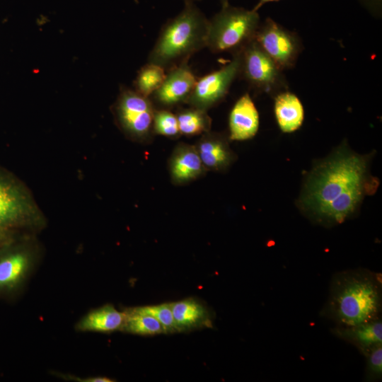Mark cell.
Masks as SVG:
<instances>
[{
  "mask_svg": "<svg viewBox=\"0 0 382 382\" xmlns=\"http://www.w3.org/2000/svg\"><path fill=\"white\" fill-rule=\"evenodd\" d=\"M170 305L178 331L208 326L211 323L207 309L197 300L187 299Z\"/></svg>",
  "mask_w": 382,
  "mask_h": 382,
  "instance_id": "obj_16",
  "label": "cell"
},
{
  "mask_svg": "<svg viewBox=\"0 0 382 382\" xmlns=\"http://www.w3.org/2000/svg\"><path fill=\"white\" fill-rule=\"evenodd\" d=\"M276 1H279V0H259V3H258L257 6L254 9L257 10V8L259 7H260L262 4H264L265 3H267V2Z\"/></svg>",
  "mask_w": 382,
  "mask_h": 382,
  "instance_id": "obj_26",
  "label": "cell"
},
{
  "mask_svg": "<svg viewBox=\"0 0 382 382\" xmlns=\"http://www.w3.org/2000/svg\"><path fill=\"white\" fill-rule=\"evenodd\" d=\"M369 155L357 154L342 144L318 161L306 175L298 207L325 226L340 224L354 216L364 199L374 195L378 178L370 173Z\"/></svg>",
  "mask_w": 382,
  "mask_h": 382,
  "instance_id": "obj_1",
  "label": "cell"
},
{
  "mask_svg": "<svg viewBox=\"0 0 382 382\" xmlns=\"http://www.w3.org/2000/svg\"><path fill=\"white\" fill-rule=\"evenodd\" d=\"M209 20L192 1L162 26L149 53L148 62L166 71L186 63L190 57L207 47Z\"/></svg>",
  "mask_w": 382,
  "mask_h": 382,
  "instance_id": "obj_3",
  "label": "cell"
},
{
  "mask_svg": "<svg viewBox=\"0 0 382 382\" xmlns=\"http://www.w3.org/2000/svg\"><path fill=\"white\" fill-rule=\"evenodd\" d=\"M171 180L175 185H184L202 176L207 171L196 148L180 143L175 148L169 160Z\"/></svg>",
  "mask_w": 382,
  "mask_h": 382,
  "instance_id": "obj_13",
  "label": "cell"
},
{
  "mask_svg": "<svg viewBox=\"0 0 382 382\" xmlns=\"http://www.w3.org/2000/svg\"><path fill=\"white\" fill-rule=\"evenodd\" d=\"M274 114L280 129L285 133L297 130L304 118L303 105L294 94L284 92L274 100Z\"/></svg>",
  "mask_w": 382,
  "mask_h": 382,
  "instance_id": "obj_17",
  "label": "cell"
},
{
  "mask_svg": "<svg viewBox=\"0 0 382 382\" xmlns=\"http://www.w3.org/2000/svg\"><path fill=\"white\" fill-rule=\"evenodd\" d=\"M257 10L222 5L209 20L207 47L213 53L241 51L254 40L259 28Z\"/></svg>",
  "mask_w": 382,
  "mask_h": 382,
  "instance_id": "obj_4",
  "label": "cell"
},
{
  "mask_svg": "<svg viewBox=\"0 0 382 382\" xmlns=\"http://www.w3.org/2000/svg\"><path fill=\"white\" fill-rule=\"evenodd\" d=\"M240 75L257 90L269 92L280 82L281 69L253 40L241 51Z\"/></svg>",
  "mask_w": 382,
  "mask_h": 382,
  "instance_id": "obj_8",
  "label": "cell"
},
{
  "mask_svg": "<svg viewBox=\"0 0 382 382\" xmlns=\"http://www.w3.org/2000/svg\"><path fill=\"white\" fill-rule=\"evenodd\" d=\"M39 216L25 186L0 167V228L14 231L36 221Z\"/></svg>",
  "mask_w": 382,
  "mask_h": 382,
  "instance_id": "obj_5",
  "label": "cell"
},
{
  "mask_svg": "<svg viewBox=\"0 0 382 382\" xmlns=\"http://www.w3.org/2000/svg\"><path fill=\"white\" fill-rule=\"evenodd\" d=\"M134 309L156 318L162 324L166 333L178 331L170 303L146 306L134 308Z\"/></svg>",
  "mask_w": 382,
  "mask_h": 382,
  "instance_id": "obj_23",
  "label": "cell"
},
{
  "mask_svg": "<svg viewBox=\"0 0 382 382\" xmlns=\"http://www.w3.org/2000/svg\"><path fill=\"white\" fill-rule=\"evenodd\" d=\"M381 283L378 274L366 270H346L336 274L323 314L346 328L379 318Z\"/></svg>",
  "mask_w": 382,
  "mask_h": 382,
  "instance_id": "obj_2",
  "label": "cell"
},
{
  "mask_svg": "<svg viewBox=\"0 0 382 382\" xmlns=\"http://www.w3.org/2000/svg\"><path fill=\"white\" fill-rule=\"evenodd\" d=\"M125 319L121 330L137 335L166 333L162 324L153 316L132 308L125 311Z\"/></svg>",
  "mask_w": 382,
  "mask_h": 382,
  "instance_id": "obj_20",
  "label": "cell"
},
{
  "mask_svg": "<svg viewBox=\"0 0 382 382\" xmlns=\"http://www.w3.org/2000/svg\"><path fill=\"white\" fill-rule=\"evenodd\" d=\"M154 133L169 138L178 137L180 133L176 115L168 109H156L153 122Z\"/></svg>",
  "mask_w": 382,
  "mask_h": 382,
  "instance_id": "obj_22",
  "label": "cell"
},
{
  "mask_svg": "<svg viewBox=\"0 0 382 382\" xmlns=\"http://www.w3.org/2000/svg\"><path fill=\"white\" fill-rule=\"evenodd\" d=\"M154 105L134 89L122 87L113 105L116 122L129 138L145 141L154 134Z\"/></svg>",
  "mask_w": 382,
  "mask_h": 382,
  "instance_id": "obj_6",
  "label": "cell"
},
{
  "mask_svg": "<svg viewBox=\"0 0 382 382\" xmlns=\"http://www.w3.org/2000/svg\"><path fill=\"white\" fill-rule=\"evenodd\" d=\"M13 232L0 228V248L14 240Z\"/></svg>",
  "mask_w": 382,
  "mask_h": 382,
  "instance_id": "obj_25",
  "label": "cell"
},
{
  "mask_svg": "<svg viewBox=\"0 0 382 382\" xmlns=\"http://www.w3.org/2000/svg\"><path fill=\"white\" fill-rule=\"evenodd\" d=\"M166 74L163 67L148 62L138 71L134 82V89L141 95L150 98L161 86Z\"/></svg>",
  "mask_w": 382,
  "mask_h": 382,
  "instance_id": "obj_21",
  "label": "cell"
},
{
  "mask_svg": "<svg viewBox=\"0 0 382 382\" xmlns=\"http://www.w3.org/2000/svg\"><path fill=\"white\" fill-rule=\"evenodd\" d=\"M366 358V375L368 379H381L382 376V343L364 354Z\"/></svg>",
  "mask_w": 382,
  "mask_h": 382,
  "instance_id": "obj_24",
  "label": "cell"
},
{
  "mask_svg": "<svg viewBox=\"0 0 382 382\" xmlns=\"http://www.w3.org/2000/svg\"><path fill=\"white\" fill-rule=\"evenodd\" d=\"M125 316V312H120L112 305H105L88 313L79 322L76 328L81 331H115L121 329Z\"/></svg>",
  "mask_w": 382,
  "mask_h": 382,
  "instance_id": "obj_18",
  "label": "cell"
},
{
  "mask_svg": "<svg viewBox=\"0 0 382 382\" xmlns=\"http://www.w3.org/2000/svg\"><path fill=\"white\" fill-rule=\"evenodd\" d=\"M197 79L187 62L173 66L167 70L162 84L150 98L154 105L163 109L186 103Z\"/></svg>",
  "mask_w": 382,
  "mask_h": 382,
  "instance_id": "obj_10",
  "label": "cell"
},
{
  "mask_svg": "<svg viewBox=\"0 0 382 382\" xmlns=\"http://www.w3.org/2000/svg\"><path fill=\"white\" fill-rule=\"evenodd\" d=\"M175 115L180 134L190 137L210 131L212 120L207 110L190 106L179 110Z\"/></svg>",
  "mask_w": 382,
  "mask_h": 382,
  "instance_id": "obj_19",
  "label": "cell"
},
{
  "mask_svg": "<svg viewBox=\"0 0 382 382\" xmlns=\"http://www.w3.org/2000/svg\"><path fill=\"white\" fill-rule=\"evenodd\" d=\"M220 1L221 2L222 5L228 4V0H220Z\"/></svg>",
  "mask_w": 382,
  "mask_h": 382,
  "instance_id": "obj_27",
  "label": "cell"
},
{
  "mask_svg": "<svg viewBox=\"0 0 382 382\" xmlns=\"http://www.w3.org/2000/svg\"><path fill=\"white\" fill-rule=\"evenodd\" d=\"M198 1V0H185V1Z\"/></svg>",
  "mask_w": 382,
  "mask_h": 382,
  "instance_id": "obj_28",
  "label": "cell"
},
{
  "mask_svg": "<svg viewBox=\"0 0 382 382\" xmlns=\"http://www.w3.org/2000/svg\"><path fill=\"white\" fill-rule=\"evenodd\" d=\"M254 40L281 69L292 66L299 54L294 35L270 18L259 26Z\"/></svg>",
  "mask_w": 382,
  "mask_h": 382,
  "instance_id": "obj_9",
  "label": "cell"
},
{
  "mask_svg": "<svg viewBox=\"0 0 382 382\" xmlns=\"http://www.w3.org/2000/svg\"><path fill=\"white\" fill-rule=\"evenodd\" d=\"M241 51L233 53L232 59L221 68L197 79L186 104L207 110L219 103L240 75Z\"/></svg>",
  "mask_w": 382,
  "mask_h": 382,
  "instance_id": "obj_7",
  "label": "cell"
},
{
  "mask_svg": "<svg viewBox=\"0 0 382 382\" xmlns=\"http://www.w3.org/2000/svg\"><path fill=\"white\" fill-rule=\"evenodd\" d=\"M229 139L245 141L253 138L259 128V114L249 94L241 96L232 108L228 120Z\"/></svg>",
  "mask_w": 382,
  "mask_h": 382,
  "instance_id": "obj_14",
  "label": "cell"
},
{
  "mask_svg": "<svg viewBox=\"0 0 382 382\" xmlns=\"http://www.w3.org/2000/svg\"><path fill=\"white\" fill-rule=\"evenodd\" d=\"M332 333L355 345L364 354L374 346L382 343L381 319L352 327H337Z\"/></svg>",
  "mask_w": 382,
  "mask_h": 382,
  "instance_id": "obj_15",
  "label": "cell"
},
{
  "mask_svg": "<svg viewBox=\"0 0 382 382\" xmlns=\"http://www.w3.org/2000/svg\"><path fill=\"white\" fill-rule=\"evenodd\" d=\"M195 146L207 170L224 171L236 159L226 138L219 133L203 134Z\"/></svg>",
  "mask_w": 382,
  "mask_h": 382,
  "instance_id": "obj_12",
  "label": "cell"
},
{
  "mask_svg": "<svg viewBox=\"0 0 382 382\" xmlns=\"http://www.w3.org/2000/svg\"><path fill=\"white\" fill-rule=\"evenodd\" d=\"M30 263L29 253L14 240L0 248V296H8L18 288Z\"/></svg>",
  "mask_w": 382,
  "mask_h": 382,
  "instance_id": "obj_11",
  "label": "cell"
}]
</instances>
